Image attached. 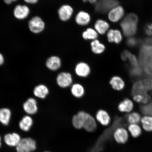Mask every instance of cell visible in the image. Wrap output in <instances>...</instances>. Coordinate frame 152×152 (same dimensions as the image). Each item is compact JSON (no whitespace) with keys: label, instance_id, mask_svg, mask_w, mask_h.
Segmentation results:
<instances>
[{"label":"cell","instance_id":"1","mask_svg":"<svg viewBox=\"0 0 152 152\" xmlns=\"http://www.w3.org/2000/svg\"><path fill=\"white\" fill-rule=\"evenodd\" d=\"M138 18L134 14H128L121 22V26L124 34L126 37H131L136 34L137 30Z\"/></svg>","mask_w":152,"mask_h":152},{"label":"cell","instance_id":"2","mask_svg":"<svg viewBox=\"0 0 152 152\" xmlns=\"http://www.w3.org/2000/svg\"><path fill=\"white\" fill-rule=\"evenodd\" d=\"M82 118L83 121V128L89 132L96 131L97 125L96 119L90 113L85 111H80L77 112Z\"/></svg>","mask_w":152,"mask_h":152},{"label":"cell","instance_id":"3","mask_svg":"<svg viewBox=\"0 0 152 152\" xmlns=\"http://www.w3.org/2000/svg\"><path fill=\"white\" fill-rule=\"evenodd\" d=\"M56 84L60 88L63 89L68 88L73 84V76L69 72H61L56 76Z\"/></svg>","mask_w":152,"mask_h":152},{"label":"cell","instance_id":"4","mask_svg":"<svg viewBox=\"0 0 152 152\" xmlns=\"http://www.w3.org/2000/svg\"><path fill=\"white\" fill-rule=\"evenodd\" d=\"M16 148L17 152H33L37 149V142L33 138H25Z\"/></svg>","mask_w":152,"mask_h":152},{"label":"cell","instance_id":"5","mask_svg":"<svg viewBox=\"0 0 152 152\" xmlns=\"http://www.w3.org/2000/svg\"><path fill=\"white\" fill-rule=\"evenodd\" d=\"M117 0H98L95 4V9L98 12L105 13L117 6Z\"/></svg>","mask_w":152,"mask_h":152},{"label":"cell","instance_id":"6","mask_svg":"<svg viewBox=\"0 0 152 152\" xmlns=\"http://www.w3.org/2000/svg\"><path fill=\"white\" fill-rule=\"evenodd\" d=\"M45 24L41 18L38 16L33 17L28 22V27L32 33L38 34L44 30Z\"/></svg>","mask_w":152,"mask_h":152},{"label":"cell","instance_id":"7","mask_svg":"<svg viewBox=\"0 0 152 152\" xmlns=\"http://www.w3.org/2000/svg\"><path fill=\"white\" fill-rule=\"evenodd\" d=\"M91 72L90 65L84 62H80L76 64L75 68V72L78 77L83 78L88 77Z\"/></svg>","mask_w":152,"mask_h":152},{"label":"cell","instance_id":"8","mask_svg":"<svg viewBox=\"0 0 152 152\" xmlns=\"http://www.w3.org/2000/svg\"><path fill=\"white\" fill-rule=\"evenodd\" d=\"M113 136L114 139L117 143L124 144L128 141L129 132L126 129L119 127L114 131Z\"/></svg>","mask_w":152,"mask_h":152},{"label":"cell","instance_id":"9","mask_svg":"<svg viewBox=\"0 0 152 152\" xmlns=\"http://www.w3.org/2000/svg\"><path fill=\"white\" fill-rule=\"evenodd\" d=\"M30 13V9L26 5H17L13 11L15 18L20 20H24L27 18Z\"/></svg>","mask_w":152,"mask_h":152},{"label":"cell","instance_id":"10","mask_svg":"<svg viewBox=\"0 0 152 152\" xmlns=\"http://www.w3.org/2000/svg\"><path fill=\"white\" fill-rule=\"evenodd\" d=\"M95 119L100 124L104 126H107L111 121V118L106 110L102 109L98 110L95 115Z\"/></svg>","mask_w":152,"mask_h":152},{"label":"cell","instance_id":"11","mask_svg":"<svg viewBox=\"0 0 152 152\" xmlns=\"http://www.w3.org/2000/svg\"><path fill=\"white\" fill-rule=\"evenodd\" d=\"M22 139L20 134L16 132L8 133L5 135L4 141L7 145L10 147H16Z\"/></svg>","mask_w":152,"mask_h":152},{"label":"cell","instance_id":"12","mask_svg":"<svg viewBox=\"0 0 152 152\" xmlns=\"http://www.w3.org/2000/svg\"><path fill=\"white\" fill-rule=\"evenodd\" d=\"M23 109L28 115H33L36 114L38 110L37 100L33 98H28L23 104Z\"/></svg>","mask_w":152,"mask_h":152},{"label":"cell","instance_id":"13","mask_svg":"<svg viewBox=\"0 0 152 152\" xmlns=\"http://www.w3.org/2000/svg\"><path fill=\"white\" fill-rule=\"evenodd\" d=\"M45 65L48 69L51 71H58L62 66L61 59L58 56H51L47 59L45 62Z\"/></svg>","mask_w":152,"mask_h":152},{"label":"cell","instance_id":"14","mask_svg":"<svg viewBox=\"0 0 152 152\" xmlns=\"http://www.w3.org/2000/svg\"><path fill=\"white\" fill-rule=\"evenodd\" d=\"M73 10L70 5H64L61 7L58 10L59 17L63 21H66L71 18Z\"/></svg>","mask_w":152,"mask_h":152},{"label":"cell","instance_id":"15","mask_svg":"<svg viewBox=\"0 0 152 152\" xmlns=\"http://www.w3.org/2000/svg\"><path fill=\"white\" fill-rule=\"evenodd\" d=\"M124 14V10L123 7L118 6L110 11L108 17L111 21L116 22L121 20Z\"/></svg>","mask_w":152,"mask_h":152},{"label":"cell","instance_id":"16","mask_svg":"<svg viewBox=\"0 0 152 152\" xmlns=\"http://www.w3.org/2000/svg\"><path fill=\"white\" fill-rule=\"evenodd\" d=\"M71 87V93L74 97L80 99L85 96V88L81 83H74Z\"/></svg>","mask_w":152,"mask_h":152},{"label":"cell","instance_id":"17","mask_svg":"<svg viewBox=\"0 0 152 152\" xmlns=\"http://www.w3.org/2000/svg\"><path fill=\"white\" fill-rule=\"evenodd\" d=\"M33 94L36 97L41 99H45L49 94V90L47 86L39 84L34 88Z\"/></svg>","mask_w":152,"mask_h":152},{"label":"cell","instance_id":"18","mask_svg":"<svg viewBox=\"0 0 152 152\" xmlns=\"http://www.w3.org/2000/svg\"><path fill=\"white\" fill-rule=\"evenodd\" d=\"M109 83L114 90L121 91L124 89L125 83L124 80L118 76H114L110 79Z\"/></svg>","mask_w":152,"mask_h":152},{"label":"cell","instance_id":"19","mask_svg":"<svg viewBox=\"0 0 152 152\" xmlns=\"http://www.w3.org/2000/svg\"><path fill=\"white\" fill-rule=\"evenodd\" d=\"M134 107V102L132 100L128 98L125 99L120 102L118 106L120 112L129 113L132 112Z\"/></svg>","mask_w":152,"mask_h":152},{"label":"cell","instance_id":"20","mask_svg":"<svg viewBox=\"0 0 152 152\" xmlns=\"http://www.w3.org/2000/svg\"><path fill=\"white\" fill-rule=\"evenodd\" d=\"M33 124V119L29 115H25L22 118L19 123V126L22 131L28 132L30 130Z\"/></svg>","mask_w":152,"mask_h":152},{"label":"cell","instance_id":"21","mask_svg":"<svg viewBox=\"0 0 152 152\" xmlns=\"http://www.w3.org/2000/svg\"><path fill=\"white\" fill-rule=\"evenodd\" d=\"M75 21L79 25L86 26L91 20V16L88 13L81 11L77 14L75 18Z\"/></svg>","mask_w":152,"mask_h":152},{"label":"cell","instance_id":"22","mask_svg":"<svg viewBox=\"0 0 152 152\" xmlns=\"http://www.w3.org/2000/svg\"><path fill=\"white\" fill-rule=\"evenodd\" d=\"M107 38L109 42L116 44L120 43L122 39L121 32L118 30H109L107 34Z\"/></svg>","mask_w":152,"mask_h":152},{"label":"cell","instance_id":"23","mask_svg":"<svg viewBox=\"0 0 152 152\" xmlns=\"http://www.w3.org/2000/svg\"><path fill=\"white\" fill-rule=\"evenodd\" d=\"M11 117V110L7 108L0 109V123L5 126L8 125Z\"/></svg>","mask_w":152,"mask_h":152},{"label":"cell","instance_id":"24","mask_svg":"<svg viewBox=\"0 0 152 152\" xmlns=\"http://www.w3.org/2000/svg\"><path fill=\"white\" fill-rule=\"evenodd\" d=\"M140 123L142 129L145 132H152V116L145 115L141 117Z\"/></svg>","mask_w":152,"mask_h":152},{"label":"cell","instance_id":"25","mask_svg":"<svg viewBox=\"0 0 152 152\" xmlns=\"http://www.w3.org/2000/svg\"><path fill=\"white\" fill-rule=\"evenodd\" d=\"M109 26V24L107 22L102 20H97L94 25L95 29L96 31L101 35L106 33Z\"/></svg>","mask_w":152,"mask_h":152},{"label":"cell","instance_id":"26","mask_svg":"<svg viewBox=\"0 0 152 152\" xmlns=\"http://www.w3.org/2000/svg\"><path fill=\"white\" fill-rule=\"evenodd\" d=\"M92 52L96 54H100L103 53L105 50V47L102 44L100 43L97 39H95L91 44Z\"/></svg>","mask_w":152,"mask_h":152},{"label":"cell","instance_id":"27","mask_svg":"<svg viewBox=\"0 0 152 152\" xmlns=\"http://www.w3.org/2000/svg\"><path fill=\"white\" fill-rule=\"evenodd\" d=\"M128 131L132 137L136 138L141 135L142 129L138 124H129Z\"/></svg>","mask_w":152,"mask_h":152},{"label":"cell","instance_id":"28","mask_svg":"<svg viewBox=\"0 0 152 152\" xmlns=\"http://www.w3.org/2000/svg\"><path fill=\"white\" fill-rule=\"evenodd\" d=\"M141 115L137 112H131L127 117V120L129 124H138L140 122Z\"/></svg>","mask_w":152,"mask_h":152},{"label":"cell","instance_id":"29","mask_svg":"<svg viewBox=\"0 0 152 152\" xmlns=\"http://www.w3.org/2000/svg\"><path fill=\"white\" fill-rule=\"evenodd\" d=\"M83 37L85 39H96L98 37V33L92 28H88L83 32Z\"/></svg>","mask_w":152,"mask_h":152},{"label":"cell","instance_id":"30","mask_svg":"<svg viewBox=\"0 0 152 152\" xmlns=\"http://www.w3.org/2000/svg\"><path fill=\"white\" fill-rule=\"evenodd\" d=\"M72 125L77 129L83 128V121L82 118L77 113L74 115L72 117Z\"/></svg>","mask_w":152,"mask_h":152},{"label":"cell","instance_id":"31","mask_svg":"<svg viewBox=\"0 0 152 152\" xmlns=\"http://www.w3.org/2000/svg\"><path fill=\"white\" fill-rule=\"evenodd\" d=\"M133 99L137 103L146 104L149 101L150 96L148 94H134L133 95Z\"/></svg>","mask_w":152,"mask_h":152},{"label":"cell","instance_id":"32","mask_svg":"<svg viewBox=\"0 0 152 152\" xmlns=\"http://www.w3.org/2000/svg\"><path fill=\"white\" fill-rule=\"evenodd\" d=\"M138 43V40L134 37L129 38L127 41V45L131 47H136Z\"/></svg>","mask_w":152,"mask_h":152},{"label":"cell","instance_id":"33","mask_svg":"<svg viewBox=\"0 0 152 152\" xmlns=\"http://www.w3.org/2000/svg\"><path fill=\"white\" fill-rule=\"evenodd\" d=\"M144 30L147 35L150 36L152 35V22L146 25Z\"/></svg>","mask_w":152,"mask_h":152},{"label":"cell","instance_id":"34","mask_svg":"<svg viewBox=\"0 0 152 152\" xmlns=\"http://www.w3.org/2000/svg\"><path fill=\"white\" fill-rule=\"evenodd\" d=\"M141 42L143 45L152 46V37L142 40Z\"/></svg>","mask_w":152,"mask_h":152},{"label":"cell","instance_id":"35","mask_svg":"<svg viewBox=\"0 0 152 152\" xmlns=\"http://www.w3.org/2000/svg\"><path fill=\"white\" fill-rule=\"evenodd\" d=\"M39 0H24L26 3L30 4H34L37 3Z\"/></svg>","mask_w":152,"mask_h":152},{"label":"cell","instance_id":"36","mask_svg":"<svg viewBox=\"0 0 152 152\" xmlns=\"http://www.w3.org/2000/svg\"><path fill=\"white\" fill-rule=\"evenodd\" d=\"M4 62V57L2 54L0 53V66L3 65Z\"/></svg>","mask_w":152,"mask_h":152},{"label":"cell","instance_id":"37","mask_svg":"<svg viewBox=\"0 0 152 152\" xmlns=\"http://www.w3.org/2000/svg\"><path fill=\"white\" fill-rule=\"evenodd\" d=\"M18 1V0H3L4 2L7 5L11 4L12 3Z\"/></svg>","mask_w":152,"mask_h":152},{"label":"cell","instance_id":"38","mask_svg":"<svg viewBox=\"0 0 152 152\" xmlns=\"http://www.w3.org/2000/svg\"><path fill=\"white\" fill-rule=\"evenodd\" d=\"M83 1L84 2L88 1L91 3L94 4H96L98 1V0H83Z\"/></svg>","mask_w":152,"mask_h":152},{"label":"cell","instance_id":"39","mask_svg":"<svg viewBox=\"0 0 152 152\" xmlns=\"http://www.w3.org/2000/svg\"><path fill=\"white\" fill-rule=\"evenodd\" d=\"M2 144V139L1 136H0V148L1 147Z\"/></svg>","mask_w":152,"mask_h":152},{"label":"cell","instance_id":"40","mask_svg":"<svg viewBox=\"0 0 152 152\" xmlns=\"http://www.w3.org/2000/svg\"><path fill=\"white\" fill-rule=\"evenodd\" d=\"M49 152V151H45V152Z\"/></svg>","mask_w":152,"mask_h":152}]
</instances>
